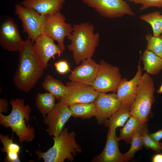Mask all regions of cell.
<instances>
[{
	"label": "cell",
	"instance_id": "5bb4252c",
	"mask_svg": "<svg viewBox=\"0 0 162 162\" xmlns=\"http://www.w3.org/2000/svg\"><path fill=\"white\" fill-rule=\"evenodd\" d=\"M96 108L95 117L98 124H103L119 108L122 102L116 94L100 92L94 102Z\"/></svg>",
	"mask_w": 162,
	"mask_h": 162
},
{
	"label": "cell",
	"instance_id": "6da1fadb",
	"mask_svg": "<svg viewBox=\"0 0 162 162\" xmlns=\"http://www.w3.org/2000/svg\"><path fill=\"white\" fill-rule=\"evenodd\" d=\"M33 43L28 38L24 40L18 51L19 64L13 79L17 88L26 92L35 87L45 69L34 53Z\"/></svg>",
	"mask_w": 162,
	"mask_h": 162
},
{
	"label": "cell",
	"instance_id": "277c9868",
	"mask_svg": "<svg viewBox=\"0 0 162 162\" xmlns=\"http://www.w3.org/2000/svg\"><path fill=\"white\" fill-rule=\"evenodd\" d=\"M76 136L74 131L69 132L67 128H64L58 136L53 137V146L47 151H35L38 160L42 159L44 162H64L67 159L73 161L76 154L82 152L81 147L75 140Z\"/></svg>",
	"mask_w": 162,
	"mask_h": 162
},
{
	"label": "cell",
	"instance_id": "52a82bcc",
	"mask_svg": "<svg viewBox=\"0 0 162 162\" xmlns=\"http://www.w3.org/2000/svg\"><path fill=\"white\" fill-rule=\"evenodd\" d=\"M99 64L97 76L92 86L100 92H116L122 80L119 68L103 60L100 61Z\"/></svg>",
	"mask_w": 162,
	"mask_h": 162
},
{
	"label": "cell",
	"instance_id": "e575fe53",
	"mask_svg": "<svg viewBox=\"0 0 162 162\" xmlns=\"http://www.w3.org/2000/svg\"><path fill=\"white\" fill-rule=\"evenodd\" d=\"M157 92L159 94L162 93V84L161 85L159 89L157 90Z\"/></svg>",
	"mask_w": 162,
	"mask_h": 162
},
{
	"label": "cell",
	"instance_id": "d4e9b609",
	"mask_svg": "<svg viewBox=\"0 0 162 162\" xmlns=\"http://www.w3.org/2000/svg\"><path fill=\"white\" fill-rule=\"evenodd\" d=\"M56 98L53 95L49 92L38 93L35 98L36 105L44 118L55 107L56 104L55 103Z\"/></svg>",
	"mask_w": 162,
	"mask_h": 162
},
{
	"label": "cell",
	"instance_id": "8992f818",
	"mask_svg": "<svg viewBox=\"0 0 162 162\" xmlns=\"http://www.w3.org/2000/svg\"><path fill=\"white\" fill-rule=\"evenodd\" d=\"M15 14L22 22L23 32L27 34L28 38L33 43L37 37L44 33L46 16L20 3L15 4Z\"/></svg>",
	"mask_w": 162,
	"mask_h": 162
},
{
	"label": "cell",
	"instance_id": "4dcf8cb0",
	"mask_svg": "<svg viewBox=\"0 0 162 162\" xmlns=\"http://www.w3.org/2000/svg\"><path fill=\"white\" fill-rule=\"evenodd\" d=\"M56 70L59 74H65L70 71L69 65L67 61L61 60L54 64Z\"/></svg>",
	"mask_w": 162,
	"mask_h": 162
},
{
	"label": "cell",
	"instance_id": "ba28073f",
	"mask_svg": "<svg viewBox=\"0 0 162 162\" xmlns=\"http://www.w3.org/2000/svg\"><path fill=\"white\" fill-rule=\"evenodd\" d=\"M101 16L109 18L135 15L130 6L123 0H81Z\"/></svg>",
	"mask_w": 162,
	"mask_h": 162
},
{
	"label": "cell",
	"instance_id": "3957f363",
	"mask_svg": "<svg viewBox=\"0 0 162 162\" xmlns=\"http://www.w3.org/2000/svg\"><path fill=\"white\" fill-rule=\"evenodd\" d=\"M12 109L6 116L0 113V124L5 128H10L13 133L18 136L20 143L31 142L35 137L34 129L26 124L30 120L31 109L27 104L24 105V99L16 98L10 101Z\"/></svg>",
	"mask_w": 162,
	"mask_h": 162
},
{
	"label": "cell",
	"instance_id": "7c38bea8",
	"mask_svg": "<svg viewBox=\"0 0 162 162\" xmlns=\"http://www.w3.org/2000/svg\"><path fill=\"white\" fill-rule=\"evenodd\" d=\"M54 40L44 33L37 37L33 44L34 53L39 62L45 69L51 58H54L57 54L58 56H60L64 51L59 44L55 43Z\"/></svg>",
	"mask_w": 162,
	"mask_h": 162
},
{
	"label": "cell",
	"instance_id": "4fadbf2b",
	"mask_svg": "<svg viewBox=\"0 0 162 162\" xmlns=\"http://www.w3.org/2000/svg\"><path fill=\"white\" fill-rule=\"evenodd\" d=\"M71 116L68 106L60 101L58 103L53 109L44 118V122L48 127L46 131L50 136H58Z\"/></svg>",
	"mask_w": 162,
	"mask_h": 162
},
{
	"label": "cell",
	"instance_id": "30bf717a",
	"mask_svg": "<svg viewBox=\"0 0 162 162\" xmlns=\"http://www.w3.org/2000/svg\"><path fill=\"white\" fill-rule=\"evenodd\" d=\"M66 86L68 88V92L59 100L68 106L75 103L94 102L100 92L92 86L76 82H68Z\"/></svg>",
	"mask_w": 162,
	"mask_h": 162
},
{
	"label": "cell",
	"instance_id": "e0dca14e",
	"mask_svg": "<svg viewBox=\"0 0 162 162\" xmlns=\"http://www.w3.org/2000/svg\"><path fill=\"white\" fill-rule=\"evenodd\" d=\"M138 62L137 70L134 77L131 80L123 78L117 89V95L122 104L130 107L134 102L136 89L142 75L140 62Z\"/></svg>",
	"mask_w": 162,
	"mask_h": 162
},
{
	"label": "cell",
	"instance_id": "9a60e30c",
	"mask_svg": "<svg viewBox=\"0 0 162 162\" xmlns=\"http://www.w3.org/2000/svg\"><path fill=\"white\" fill-rule=\"evenodd\" d=\"M99 66L92 58L83 60L76 67L69 76L71 81L92 86L95 80Z\"/></svg>",
	"mask_w": 162,
	"mask_h": 162
},
{
	"label": "cell",
	"instance_id": "ac0fdd59",
	"mask_svg": "<svg viewBox=\"0 0 162 162\" xmlns=\"http://www.w3.org/2000/svg\"><path fill=\"white\" fill-rule=\"evenodd\" d=\"M66 0H24L20 4L33 8L41 15L46 16L60 11Z\"/></svg>",
	"mask_w": 162,
	"mask_h": 162
},
{
	"label": "cell",
	"instance_id": "4316f807",
	"mask_svg": "<svg viewBox=\"0 0 162 162\" xmlns=\"http://www.w3.org/2000/svg\"><path fill=\"white\" fill-rule=\"evenodd\" d=\"M145 39L147 42L146 49L162 58V38L148 34L146 35Z\"/></svg>",
	"mask_w": 162,
	"mask_h": 162
},
{
	"label": "cell",
	"instance_id": "cb8c5ba5",
	"mask_svg": "<svg viewBox=\"0 0 162 162\" xmlns=\"http://www.w3.org/2000/svg\"><path fill=\"white\" fill-rule=\"evenodd\" d=\"M69 106L72 116L75 118L85 119L95 116L96 115V108L94 102L75 103Z\"/></svg>",
	"mask_w": 162,
	"mask_h": 162
},
{
	"label": "cell",
	"instance_id": "8fae6325",
	"mask_svg": "<svg viewBox=\"0 0 162 162\" xmlns=\"http://www.w3.org/2000/svg\"><path fill=\"white\" fill-rule=\"evenodd\" d=\"M24 41L14 21L6 16L0 26V46L10 52L19 51Z\"/></svg>",
	"mask_w": 162,
	"mask_h": 162
},
{
	"label": "cell",
	"instance_id": "836d02e7",
	"mask_svg": "<svg viewBox=\"0 0 162 162\" xmlns=\"http://www.w3.org/2000/svg\"><path fill=\"white\" fill-rule=\"evenodd\" d=\"M153 162H162V154L158 153L154 155L152 158Z\"/></svg>",
	"mask_w": 162,
	"mask_h": 162
},
{
	"label": "cell",
	"instance_id": "603a6c76",
	"mask_svg": "<svg viewBox=\"0 0 162 162\" xmlns=\"http://www.w3.org/2000/svg\"><path fill=\"white\" fill-rule=\"evenodd\" d=\"M44 89L53 95L58 99L65 96L68 93V88L61 81L50 75H47L42 83Z\"/></svg>",
	"mask_w": 162,
	"mask_h": 162
},
{
	"label": "cell",
	"instance_id": "5b68a950",
	"mask_svg": "<svg viewBox=\"0 0 162 162\" xmlns=\"http://www.w3.org/2000/svg\"><path fill=\"white\" fill-rule=\"evenodd\" d=\"M155 88L152 78L146 73L142 75L137 86L136 98L130 108L131 115L147 122L151 115L152 106L155 101Z\"/></svg>",
	"mask_w": 162,
	"mask_h": 162
},
{
	"label": "cell",
	"instance_id": "83f0119b",
	"mask_svg": "<svg viewBox=\"0 0 162 162\" xmlns=\"http://www.w3.org/2000/svg\"><path fill=\"white\" fill-rule=\"evenodd\" d=\"M131 146L128 151L123 154L126 161L132 159L136 153L139 150L142 149L143 144L141 135L140 133H137L133 137L130 142Z\"/></svg>",
	"mask_w": 162,
	"mask_h": 162
},
{
	"label": "cell",
	"instance_id": "44dd1931",
	"mask_svg": "<svg viewBox=\"0 0 162 162\" xmlns=\"http://www.w3.org/2000/svg\"><path fill=\"white\" fill-rule=\"evenodd\" d=\"M130 108L122 103L118 110L104 121V126L115 132L117 128L123 127L131 116Z\"/></svg>",
	"mask_w": 162,
	"mask_h": 162
},
{
	"label": "cell",
	"instance_id": "9c48e42d",
	"mask_svg": "<svg viewBox=\"0 0 162 162\" xmlns=\"http://www.w3.org/2000/svg\"><path fill=\"white\" fill-rule=\"evenodd\" d=\"M44 34L57 41L62 50H65L64 39L73 30L72 25L66 23L65 17L60 11L46 16Z\"/></svg>",
	"mask_w": 162,
	"mask_h": 162
},
{
	"label": "cell",
	"instance_id": "ffe728a7",
	"mask_svg": "<svg viewBox=\"0 0 162 162\" xmlns=\"http://www.w3.org/2000/svg\"><path fill=\"white\" fill-rule=\"evenodd\" d=\"M143 64V70L151 75H157L162 70V58L153 52L145 50L140 58Z\"/></svg>",
	"mask_w": 162,
	"mask_h": 162
},
{
	"label": "cell",
	"instance_id": "7a4b0ae2",
	"mask_svg": "<svg viewBox=\"0 0 162 162\" xmlns=\"http://www.w3.org/2000/svg\"><path fill=\"white\" fill-rule=\"evenodd\" d=\"M73 28L72 33L67 37L71 42L67 48L72 52L75 63L78 65L93 56L98 44L100 34L94 33V26L88 22L74 25Z\"/></svg>",
	"mask_w": 162,
	"mask_h": 162
},
{
	"label": "cell",
	"instance_id": "1f68e13d",
	"mask_svg": "<svg viewBox=\"0 0 162 162\" xmlns=\"http://www.w3.org/2000/svg\"><path fill=\"white\" fill-rule=\"evenodd\" d=\"M8 106V103L7 100L4 98H0V113H2V112H7Z\"/></svg>",
	"mask_w": 162,
	"mask_h": 162
},
{
	"label": "cell",
	"instance_id": "f546056e",
	"mask_svg": "<svg viewBox=\"0 0 162 162\" xmlns=\"http://www.w3.org/2000/svg\"><path fill=\"white\" fill-rule=\"evenodd\" d=\"M130 2L135 4H140L142 6L139 10L142 11L146 10L151 7L162 8V0H130Z\"/></svg>",
	"mask_w": 162,
	"mask_h": 162
},
{
	"label": "cell",
	"instance_id": "d590c367",
	"mask_svg": "<svg viewBox=\"0 0 162 162\" xmlns=\"http://www.w3.org/2000/svg\"><path fill=\"white\" fill-rule=\"evenodd\" d=\"M160 37L162 38V34L160 36Z\"/></svg>",
	"mask_w": 162,
	"mask_h": 162
},
{
	"label": "cell",
	"instance_id": "d6986e66",
	"mask_svg": "<svg viewBox=\"0 0 162 162\" xmlns=\"http://www.w3.org/2000/svg\"><path fill=\"white\" fill-rule=\"evenodd\" d=\"M149 132L147 122H144L131 115L124 126L120 130L118 137L119 141L122 140L128 144H130L133 136L137 133L141 135L144 132Z\"/></svg>",
	"mask_w": 162,
	"mask_h": 162
},
{
	"label": "cell",
	"instance_id": "f1b7e54d",
	"mask_svg": "<svg viewBox=\"0 0 162 162\" xmlns=\"http://www.w3.org/2000/svg\"><path fill=\"white\" fill-rule=\"evenodd\" d=\"M148 133L146 131L141 134L143 146L146 149H151L156 152H160L162 150V143L154 140L149 136Z\"/></svg>",
	"mask_w": 162,
	"mask_h": 162
},
{
	"label": "cell",
	"instance_id": "2e32d148",
	"mask_svg": "<svg viewBox=\"0 0 162 162\" xmlns=\"http://www.w3.org/2000/svg\"><path fill=\"white\" fill-rule=\"evenodd\" d=\"M119 140L116 132L108 129L106 141L104 148L100 154L92 159L93 162H126L123 154L120 152L118 145Z\"/></svg>",
	"mask_w": 162,
	"mask_h": 162
},
{
	"label": "cell",
	"instance_id": "7402d4cb",
	"mask_svg": "<svg viewBox=\"0 0 162 162\" xmlns=\"http://www.w3.org/2000/svg\"><path fill=\"white\" fill-rule=\"evenodd\" d=\"M13 133L10 139L7 134H0V140L3 147L1 148L2 152H5L7 154L4 161L6 162H20L19 154L20 147L18 144L13 142Z\"/></svg>",
	"mask_w": 162,
	"mask_h": 162
},
{
	"label": "cell",
	"instance_id": "d6a6232c",
	"mask_svg": "<svg viewBox=\"0 0 162 162\" xmlns=\"http://www.w3.org/2000/svg\"><path fill=\"white\" fill-rule=\"evenodd\" d=\"M149 136L154 140L156 142H159L162 139V129L153 133H149Z\"/></svg>",
	"mask_w": 162,
	"mask_h": 162
},
{
	"label": "cell",
	"instance_id": "484cf974",
	"mask_svg": "<svg viewBox=\"0 0 162 162\" xmlns=\"http://www.w3.org/2000/svg\"><path fill=\"white\" fill-rule=\"evenodd\" d=\"M139 17L151 25L154 36L160 37L162 34V14L161 12L156 10L152 13L140 15Z\"/></svg>",
	"mask_w": 162,
	"mask_h": 162
}]
</instances>
